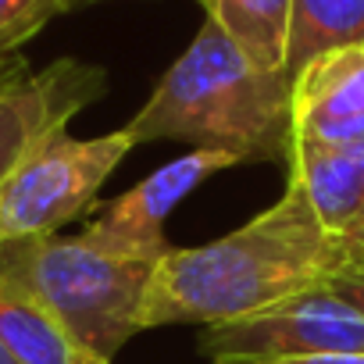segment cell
<instances>
[{
	"label": "cell",
	"mask_w": 364,
	"mask_h": 364,
	"mask_svg": "<svg viewBox=\"0 0 364 364\" xmlns=\"http://www.w3.org/2000/svg\"><path fill=\"white\" fill-rule=\"evenodd\" d=\"M336 254L339 240L321 229L307 197L286 182V193L236 232L204 247H171L154 264L139 325L211 328L261 314L321 289Z\"/></svg>",
	"instance_id": "obj_1"
},
{
	"label": "cell",
	"mask_w": 364,
	"mask_h": 364,
	"mask_svg": "<svg viewBox=\"0 0 364 364\" xmlns=\"http://www.w3.org/2000/svg\"><path fill=\"white\" fill-rule=\"evenodd\" d=\"M132 143L178 139L243 161H289L293 79L257 68L204 18L193 43L161 75L146 104L122 125Z\"/></svg>",
	"instance_id": "obj_2"
},
{
	"label": "cell",
	"mask_w": 364,
	"mask_h": 364,
	"mask_svg": "<svg viewBox=\"0 0 364 364\" xmlns=\"http://www.w3.org/2000/svg\"><path fill=\"white\" fill-rule=\"evenodd\" d=\"M0 272L22 282L68 332L75 350L114 360L143 332L139 314L154 261H129L97 250L79 236H47L0 250Z\"/></svg>",
	"instance_id": "obj_3"
},
{
	"label": "cell",
	"mask_w": 364,
	"mask_h": 364,
	"mask_svg": "<svg viewBox=\"0 0 364 364\" xmlns=\"http://www.w3.org/2000/svg\"><path fill=\"white\" fill-rule=\"evenodd\" d=\"M132 146L125 129L97 139H75L65 129L33 146L0 186V250L58 236L82 218Z\"/></svg>",
	"instance_id": "obj_4"
},
{
	"label": "cell",
	"mask_w": 364,
	"mask_h": 364,
	"mask_svg": "<svg viewBox=\"0 0 364 364\" xmlns=\"http://www.w3.org/2000/svg\"><path fill=\"white\" fill-rule=\"evenodd\" d=\"M200 353L215 364L311 353H364V314L346 300L332 296L328 289H311L261 314L204 328Z\"/></svg>",
	"instance_id": "obj_5"
},
{
	"label": "cell",
	"mask_w": 364,
	"mask_h": 364,
	"mask_svg": "<svg viewBox=\"0 0 364 364\" xmlns=\"http://www.w3.org/2000/svg\"><path fill=\"white\" fill-rule=\"evenodd\" d=\"M104 90L107 72L79 58H61L40 72L18 54L0 65V186L33 146L65 132L82 107L104 97Z\"/></svg>",
	"instance_id": "obj_6"
},
{
	"label": "cell",
	"mask_w": 364,
	"mask_h": 364,
	"mask_svg": "<svg viewBox=\"0 0 364 364\" xmlns=\"http://www.w3.org/2000/svg\"><path fill=\"white\" fill-rule=\"evenodd\" d=\"M240 161L232 154L222 150H190L175 161H168L164 168L150 171L143 182L129 193H122L118 200L104 204L100 215L82 229V240L93 243L104 254L114 257H129V261H161L164 254H171V243L164 236V222L168 215L186 200L204 178L236 168Z\"/></svg>",
	"instance_id": "obj_7"
},
{
	"label": "cell",
	"mask_w": 364,
	"mask_h": 364,
	"mask_svg": "<svg viewBox=\"0 0 364 364\" xmlns=\"http://www.w3.org/2000/svg\"><path fill=\"white\" fill-rule=\"evenodd\" d=\"M293 143L364 146V47L321 54L293 75Z\"/></svg>",
	"instance_id": "obj_8"
},
{
	"label": "cell",
	"mask_w": 364,
	"mask_h": 364,
	"mask_svg": "<svg viewBox=\"0 0 364 364\" xmlns=\"http://www.w3.org/2000/svg\"><path fill=\"white\" fill-rule=\"evenodd\" d=\"M286 182L307 197L328 236L364 243V146L293 143Z\"/></svg>",
	"instance_id": "obj_9"
},
{
	"label": "cell",
	"mask_w": 364,
	"mask_h": 364,
	"mask_svg": "<svg viewBox=\"0 0 364 364\" xmlns=\"http://www.w3.org/2000/svg\"><path fill=\"white\" fill-rule=\"evenodd\" d=\"M0 343L18 364H75L79 357L61 321L4 272H0Z\"/></svg>",
	"instance_id": "obj_10"
},
{
	"label": "cell",
	"mask_w": 364,
	"mask_h": 364,
	"mask_svg": "<svg viewBox=\"0 0 364 364\" xmlns=\"http://www.w3.org/2000/svg\"><path fill=\"white\" fill-rule=\"evenodd\" d=\"M200 8L257 68L286 72L293 0H200Z\"/></svg>",
	"instance_id": "obj_11"
},
{
	"label": "cell",
	"mask_w": 364,
	"mask_h": 364,
	"mask_svg": "<svg viewBox=\"0 0 364 364\" xmlns=\"http://www.w3.org/2000/svg\"><path fill=\"white\" fill-rule=\"evenodd\" d=\"M346 47H364V0H293L286 47L289 79L314 58Z\"/></svg>",
	"instance_id": "obj_12"
},
{
	"label": "cell",
	"mask_w": 364,
	"mask_h": 364,
	"mask_svg": "<svg viewBox=\"0 0 364 364\" xmlns=\"http://www.w3.org/2000/svg\"><path fill=\"white\" fill-rule=\"evenodd\" d=\"M68 11V0H0V61L15 58L50 18Z\"/></svg>",
	"instance_id": "obj_13"
},
{
	"label": "cell",
	"mask_w": 364,
	"mask_h": 364,
	"mask_svg": "<svg viewBox=\"0 0 364 364\" xmlns=\"http://www.w3.org/2000/svg\"><path fill=\"white\" fill-rule=\"evenodd\" d=\"M321 289H328L332 296L346 300L350 307H357L364 314V243L339 240L336 264H332L328 279L321 282Z\"/></svg>",
	"instance_id": "obj_14"
},
{
	"label": "cell",
	"mask_w": 364,
	"mask_h": 364,
	"mask_svg": "<svg viewBox=\"0 0 364 364\" xmlns=\"http://www.w3.org/2000/svg\"><path fill=\"white\" fill-rule=\"evenodd\" d=\"M232 364H364V353H311V357H275V360H232Z\"/></svg>",
	"instance_id": "obj_15"
},
{
	"label": "cell",
	"mask_w": 364,
	"mask_h": 364,
	"mask_svg": "<svg viewBox=\"0 0 364 364\" xmlns=\"http://www.w3.org/2000/svg\"><path fill=\"white\" fill-rule=\"evenodd\" d=\"M97 4H107V0H68V11H86V8H97Z\"/></svg>",
	"instance_id": "obj_16"
},
{
	"label": "cell",
	"mask_w": 364,
	"mask_h": 364,
	"mask_svg": "<svg viewBox=\"0 0 364 364\" xmlns=\"http://www.w3.org/2000/svg\"><path fill=\"white\" fill-rule=\"evenodd\" d=\"M75 364H111V360H104V357H93V353H82V350H79Z\"/></svg>",
	"instance_id": "obj_17"
},
{
	"label": "cell",
	"mask_w": 364,
	"mask_h": 364,
	"mask_svg": "<svg viewBox=\"0 0 364 364\" xmlns=\"http://www.w3.org/2000/svg\"><path fill=\"white\" fill-rule=\"evenodd\" d=\"M0 364H18V360L11 357V350H8L4 343H0Z\"/></svg>",
	"instance_id": "obj_18"
},
{
	"label": "cell",
	"mask_w": 364,
	"mask_h": 364,
	"mask_svg": "<svg viewBox=\"0 0 364 364\" xmlns=\"http://www.w3.org/2000/svg\"><path fill=\"white\" fill-rule=\"evenodd\" d=\"M0 65H4V61H0Z\"/></svg>",
	"instance_id": "obj_19"
}]
</instances>
